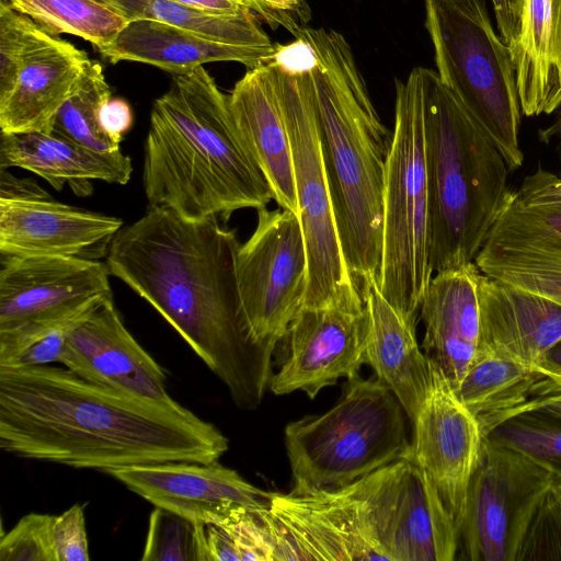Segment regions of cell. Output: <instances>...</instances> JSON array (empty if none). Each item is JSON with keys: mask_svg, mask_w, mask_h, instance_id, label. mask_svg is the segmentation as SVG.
I'll return each instance as SVG.
<instances>
[{"mask_svg": "<svg viewBox=\"0 0 561 561\" xmlns=\"http://www.w3.org/2000/svg\"><path fill=\"white\" fill-rule=\"evenodd\" d=\"M110 474L154 506L205 525L221 523L237 507H267L263 491L216 461H165L110 469Z\"/></svg>", "mask_w": 561, "mask_h": 561, "instance_id": "e0dca14e", "label": "cell"}, {"mask_svg": "<svg viewBox=\"0 0 561 561\" xmlns=\"http://www.w3.org/2000/svg\"><path fill=\"white\" fill-rule=\"evenodd\" d=\"M542 377L535 368L512 359L480 354L455 391L484 437L530 399Z\"/></svg>", "mask_w": 561, "mask_h": 561, "instance_id": "83f0119b", "label": "cell"}, {"mask_svg": "<svg viewBox=\"0 0 561 561\" xmlns=\"http://www.w3.org/2000/svg\"><path fill=\"white\" fill-rule=\"evenodd\" d=\"M540 136L547 141L552 138L557 139L561 147V114L552 125L540 133Z\"/></svg>", "mask_w": 561, "mask_h": 561, "instance_id": "7dc6e473", "label": "cell"}, {"mask_svg": "<svg viewBox=\"0 0 561 561\" xmlns=\"http://www.w3.org/2000/svg\"><path fill=\"white\" fill-rule=\"evenodd\" d=\"M433 273L474 262L514 191L508 167L437 72L421 67Z\"/></svg>", "mask_w": 561, "mask_h": 561, "instance_id": "5b68a950", "label": "cell"}, {"mask_svg": "<svg viewBox=\"0 0 561 561\" xmlns=\"http://www.w3.org/2000/svg\"><path fill=\"white\" fill-rule=\"evenodd\" d=\"M140 560L209 561L206 525L154 506Z\"/></svg>", "mask_w": 561, "mask_h": 561, "instance_id": "1f68e13d", "label": "cell"}, {"mask_svg": "<svg viewBox=\"0 0 561 561\" xmlns=\"http://www.w3.org/2000/svg\"><path fill=\"white\" fill-rule=\"evenodd\" d=\"M240 242L219 218L188 220L149 206L112 239L105 263L151 305L226 386L241 410L260 407L276 347L257 343L237 284Z\"/></svg>", "mask_w": 561, "mask_h": 561, "instance_id": "6da1fadb", "label": "cell"}, {"mask_svg": "<svg viewBox=\"0 0 561 561\" xmlns=\"http://www.w3.org/2000/svg\"><path fill=\"white\" fill-rule=\"evenodd\" d=\"M0 448L76 469L211 462L229 440L183 405L83 379L67 367H0Z\"/></svg>", "mask_w": 561, "mask_h": 561, "instance_id": "7a4b0ae2", "label": "cell"}, {"mask_svg": "<svg viewBox=\"0 0 561 561\" xmlns=\"http://www.w3.org/2000/svg\"><path fill=\"white\" fill-rule=\"evenodd\" d=\"M405 411L379 378L347 379L339 402L286 425L294 495L348 485L408 456Z\"/></svg>", "mask_w": 561, "mask_h": 561, "instance_id": "52a82bcc", "label": "cell"}, {"mask_svg": "<svg viewBox=\"0 0 561 561\" xmlns=\"http://www.w3.org/2000/svg\"><path fill=\"white\" fill-rule=\"evenodd\" d=\"M236 275L253 339L277 348L307 290L308 256L298 216L280 207L257 209L256 227L237 251Z\"/></svg>", "mask_w": 561, "mask_h": 561, "instance_id": "7c38bea8", "label": "cell"}, {"mask_svg": "<svg viewBox=\"0 0 561 561\" xmlns=\"http://www.w3.org/2000/svg\"><path fill=\"white\" fill-rule=\"evenodd\" d=\"M256 508L237 507L217 526L231 540L240 561H275L271 536Z\"/></svg>", "mask_w": 561, "mask_h": 561, "instance_id": "d590c367", "label": "cell"}, {"mask_svg": "<svg viewBox=\"0 0 561 561\" xmlns=\"http://www.w3.org/2000/svg\"><path fill=\"white\" fill-rule=\"evenodd\" d=\"M51 35L79 36L99 49L110 45L129 22L96 0H5Z\"/></svg>", "mask_w": 561, "mask_h": 561, "instance_id": "f546056e", "label": "cell"}, {"mask_svg": "<svg viewBox=\"0 0 561 561\" xmlns=\"http://www.w3.org/2000/svg\"><path fill=\"white\" fill-rule=\"evenodd\" d=\"M85 380L176 407L167 375L126 329L113 297L98 305L70 332L60 362Z\"/></svg>", "mask_w": 561, "mask_h": 561, "instance_id": "ac0fdd59", "label": "cell"}, {"mask_svg": "<svg viewBox=\"0 0 561 561\" xmlns=\"http://www.w3.org/2000/svg\"><path fill=\"white\" fill-rule=\"evenodd\" d=\"M478 298V355H495L535 368L561 341L560 304L482 273Z\"/></svg>", "mask_w": 561, "mask_h": 561, "instance_id": "d6986e66", "label": "cell"}, {"mask_svg": "<svg viewBox=\"0 0 561 561\" xmlns=\"http://www.w3.org/2000/svg\"><path fill=\"white\" fill-rule=\"evenodd\" d=\"M259 20L272 28L284 27L294 36L310 20L307 0H241Z\"/></svg>", "mask_w": 561, "mask_h": 561, "instance_id": "74e56055", "label": "cell"}, {"mask_svg": "<svg viewBox=\"0 0 561 561\" xmlns=\"http://www.w3.org/2000/svg\"><path fill=\"white\" fill-rule=\"evenodd\" d=\"M272 46L233 45L151 20L129 21L116 38L99 49L112 64L128 60L186 75L205 64L236 61L253 69L270 61Z\"/></svg>", "mask_w": 561, "mask_h": 561, "instance_id": "7402d4cb", "label": "cell"}, {"mask_svg": "<svg viewBox=\"0 0 561 561\" xmlns=\"http://www.w3.org/2000/svg\"><path fill=\"white\" fill-rule=\"evenodd\" d=\"M430 201L421 67L396 80L394 125L386 163L382 245L377 277L388 302L417 322L434 275L428 254Z\"/></svg>", "mask_w": 561, "mask_h": 561, "instance_id": "ba28073f", "label": "cell"}, {"mask_svg": "<svg viewBox=\"0 0 561 561\" xmlns=\"http://www.w3.org/2000/svg\"><path fill=\"white\" fill-rule=\"evenodd\" d=\"M1 256L98 259L124 226L104 215L55 201L35 182L0 176Z\"/></svg>", "mask_w": 561, "mask_h": 561, "instance_id": "9a60e30c", "label": "cell"}, {"mask_svg": "<svg viewBox=\"0 0 561 561\" xmlns=\"http://www.w3.org/2000/svg\"><path fill=\"white\" fill-rule=\"evenodd\" d=\"M531 410L561 419V379L543 376L533 388L530 399L515 414Z\"/></svg>", "mask_w": 561, "mask_h": 561, "instance_id": "60d3db41", "label": "cell"}, {"mask_svg": "<svg viewBox=\"0 0 561 561\" xmlns=\"http://www.w3.org/2000/svg\"><path fill=\"white\" fill-rule=\"evenodd\" d=\"M512 59L522 113L556 111L561 105V0H524Z\"/></svg>", "mask_w": 561, "mask_h": 561, "instance_id": "484cf974", "label": "cell"}, {"mask_svg": "<svg viewBox=\"0 0 561 561\" xmlns=\"http://www.w3.org/2000/svg\"><path fill=\"white\" fill-rule=\"evenodd\" d=\"M428 359L431 385L412 423L408 457L426 472L459 530L483 436L440 367Z\"/></svg>", "mask_w": 561, "mask_h": 561, "instance_id": "2e32d148", "label": "cell"}, {"mask_svg": "<svg viewBox=\"0 0 561 561\" xmlns=\"http://www.w3.org/2000/svg\"><path fill=\"white\" fill-rule=\"evenodd\" d=\"M111 98V89L98 62H91L77 88L59 108L53 131L88 148L113 152L121 150L101 129L99 112Z\"/></svg>", "mask_w": 561, "mask_h": 561, "instance_id": "4dcf8cb0", "label": "cell"}, {"mask_svg": "<svg viewBox=\"0 0 561 561\" xmlns=\"http://www.w3.org/2000/svg\"><path fill=\"white\" fill-rule=\"evenodd\" d=\"M554 474L552 466L484 436L458 530L463 558L517 561Z\"/></svg>", "mask_w": 561, "mask_h": 561, "instance_id": "8fae6325", "label": "cell"}, {"mask_svg": "<svg viewBox=\"0 0 561 561\" xmlns=\"http://www.w3.org/2000/svg\"><path fill=\"white\" fill-rule=\"evenodd\" d=\"M21 168L46 180L57 191L66 183L81 195L90 181L126 184L133 173L131 160L121 150L99 151L55 131L3 133L0 135V169Z\"/></svg>", "mask_w": 561, "mask_h": 561, "instance_id": "603a6c76", "label": "cell"}, {"mask_svg": "<svg viewBox=\"0 0 561 561\" xmlns=\"http://www.w3.org/2000/svg\"><path fill=\"white\" fill-rule=\"evenodd\" d=\"M474 263L489 277L561 305V236L497 219Z\"/></svg>", "mask_w": 561, "mask_h": 561, "instance_id": "4316f807", "label": "cell"}, {"mask_svg": "<svg viewBox=\"0 0 561 561\" xmlns=\"http://www.w3.org/2000/svg\"><path fill=\"white\" fill-rule=\"evenodd\" d=\"M58 561H89V542L83 505L77 503L53 520Z\"/></svg>", "mask_w": 561, "mask_h": 561, "instance_id": "8d00e7d4", "label": "cell"}, {"mask_svg": "<svg viewBox=\"0 0 561 561\" xmlns=\"http://www.w3.org/2000/svg\"><path fill=\"white\" fill-rule=\"evenodd\" d=\"M474 262L435 273L420 307L422 347L456 390L479 351L480 316Z\"/></svg>", "mask_w": 561, "mask_h": 561, "instance_id": "ffe728a7", "label": "cell"}, {"mask_svg": "<svg viewBox=\"0 0 561 561\" xmlns=\"http://www.w3.org/2000/svg\"><path fill=\"white\" fill-rule=\"evenodd\" d=\"M54 38L30 16L0 1V100L14 88L27 58Z\"/></svg>", "mask_w": 561, "mask_h": 561, "instance_id": "d6a6232c", "label": "cell"}, {"mask_svg": "<svg viewBox=\"0 0 561 561\" xmlns=\"http://www.w3.org/2000/svg\"><path fill=\"white\" fill-rule=\"evenodd\" d=\"M425 27L437 76L479 123L510 172L523 165L522 110L510 47L482 0H425Z\"/></svg>", "mask_w": 561, "mask_h": 561, "instance_id": "9c48e42d", "label": "cell"}, {"mask_svg": "<svg viewBox=\"0 0 561 561\" xmlns=\"http://www.w3.org/2000/svg\"><path fill=\"white\" fill-rule=\"evenodd\" d=\"M369 317L366 364L397 396L413 423L431 385L430 359L416 339V322L382 296L377 277L363 289Z\"/></svg>", "mask_w": 561, "mask_h": 561, "instance_id": "cb8c5ba5", "label": "cell"}, {"mask_svg": "<svg viewBox=\"0 0 561 561\" xmlns=\"http://www.w3.org/2000/svg\"><path fill=\"white\" fill-rule=\"evenodd\" d=\"M492 2L501 37L513 53L518 39L524 0H492Z\"/></svg>", "mask_w": 561, "mask_h": 561, "instance_id": "b9f144b4", "label": "cell"}, {"mask_svg": "<svg viewBox=\"0 0 561 561\" xmlns=\"http://www.w3.org/2000/svg\"><path fill=\"white\" fill-rule=\"evenodd\" d=\"M307 56L296 67L272 61L273 77L288 130L295 186L307 256L308 283L304 306L328 304L362 290L351 276L339 240L318 137Z\"/></svg>", "mask_w": 561, "mask_h": 561, "instance_id": "30bf717a", "label": "cell"}, {"mask_svg": "<svg viewBox=\"0 0 561 561\" xmlns=\"http://www.w3.org/2000/svg\"><path fill=\"white\" fill-rule=\"evenodd\" d=\"M301 501L350 561H453L459 549L451 515L408 456Z\"/></svg>", "mask_w": 561, "mask_h": 561, "instance_id": "8992f818", "label": "cell"}, {"mask_svg": "<svg viewBox=\"0 0 561 561\" xmlns=\"http://www.w3.org/2000/svg\"><path fill=\"white\" fill-rule=\"evenodd\" d=\"M499 219L546 230L561 236V203L524 205L513 192Z\"/></svg>", "mask_w": 561, "mask_h": 561, "instance_id": "f35d334b", "label": "cell"}, {"mask_svg": "<svg viewBox=\"0 0 561 561\" xmlns=\"http://www.w3.org/2000/svg\"><path fill=\"white\" fill-rule=\"evenodd\" d=\"M369 317L363 290L346 293L321 306L296 313L277 345L284 359L273 375L276 394L304 391L314 399L340 378L359 375L366 364Z\"/></svg>", "mask_w": 561, "mask_h": 561, "instance_id": "5bb4252c", "label": "cell"}, {"mask_svg": "<svg viewBox=\"0 0 561 561\" xmlns=\"http://www.w3.org/2000/svg\"><path fill=\"white\" fill-rule=\"evenodd\" d=\"M547 499L561 523V469L556 470L554 480L547 493Z\"/></svg>", "mask_w": 561, "mask_h": 561, "instance_id": "bcb514c9", "label": "cell"}, {"mask_svg": "<svg viewBox=\"0 0 561 561\" xmlns=\"http://www.w3.org/2000/svg\"><path fill=\"white\" fill-rule=\"evenodd\" d=\"M106 263L68 256H1L0 333L75 328L113 297Z\"/></svg>", "mask_w": 561, "mask_h": 561, "instance_id": "4fadbf2b", "label": "cell"}, {"mask_svg": "<svg viewBox=\"0 0 561 561\" xmlns=\"http://www.w3.org/2000/svg\"><path fill=\"white\" fill-rule=\"evenodd\" d=\"M144 152L149 206L188 220L226 221L236 210H257L273 199L234 124L228 94L203 66L175 76L156 100Z\"/></svg>", "mask_w": 561, "mask_h": 561, "instance_id": "3957f363", "label": "cell"}, {"mask_svg": "<svg viewBox=\"0 0 561 561\" xmlns=\"http://www.w3.org/2000/svg\"><path fill=\"white\" fill-rule=\"evenodd\" d=\"M228 102L273 199L298 216L290 141L270 64L249 69L228 94Z\"/></svg>", "mask_w": 561, "mask_h": 561, "instance_id": "44dd1931", "label": "cell"}, {"mask_svg": "<svg viewBox=\"0 0 561 561\" xmlns=\"http://www.w3.org/2000/svg\"><path fill=\"white\" fill-rule=\"evenodd\" d=\"M54 515L30 513L0 538V561H58Z\"/></svg>", "mask_w": 561, "mask_h": 561, "instance_id": "e575fe53", "label": "cell"}, {"mask_svg": "<svg viewBox=\"0 0 561 561\" xmlns=\"http://www.w3.org/2000/svg\"><path fill=\"white\" fill-rule=\"evenodd\" d=\"M318 137L348 272L363 289L378 277L391 133L380 121L351 46L333 30L304 27Z\"/></svg>", "mask_w": 561, "mask_h": 561, "instance_id": "277c9868", "label": "cell"}, {"mask_svg": "<svg viewBox=\"0 0 561 561\" xmlns=\"http://www.w3.org/2000/svg\"><path fill=\"white\" fill-rule=\"evenodd\" d=\"M96 1L117 11L128 21H158L233 45L272 46L274 44L251 10L238 15L219 16L198 12L171 0Z\"/></svg>", "mask_w": 561, "mask_h": 561, "instance_id": "f1b7e54d", "label": "cell"}, {"mask_svg": "<svg viewBox=\"0 0 561 561\" xmlns=\"http://www.w3.org/2000/svg\"><path fill=\"white\" fill-rule=\"evenodd\" d=\"M535 369L543 376L561 379V341L542 355Z\"/></svg>", "mask_w": 561, "mask_h": 561, "instance_id": "f6af8a7d", "label": "cell"}, {"mask_svg": "<svg viewBox=\"0 0 561 561\" xmlns=\"http://www.w3.org/2000/svg\"><path fill=\"white\" fill-rule=\"evenodd\" d=\"M209 561H240L229 537L217 525H206Z\"/></svg>", "mask_w": 561, "mask_h": 561, "instance_id": "7bdbcfd3", "label": "cell"}, {"mask_svg": "<svg viewBox=\"0 0 561 561\" xmlns=\"http://www.w3.org/2000/svg\"><path fill=\"white\" fill-rule=\"evenodd\" d=\"M202 13L232 16L249 10L241 0H171Z\"/></svg>", "mask_w": 561, "mask_h": 561, "instance_id": "ee69618b", "label": "cell"}, {"mask_svg": "<svg viewBox=\"0 0 561 561\" xmlns=\"http://www.w3.org/2000/svg\"><path fill=\"white\" fill-rule=\"evenodd\" d=\"M91 62L84 50L56 37L31 55L12 91L0 100L1 131H53L59 108Z\"/></svg>", "mask_w": 561, "mask_h": 561, "instance_id": "d4e9b609", "label": "cell"}, {"mask_svg": "<svg viewBox=\"0 0 561 561\" xmlns=\"http://www.w3.org/2000/svg\"><path fill=\"white\" fill-rule=\"evenodd\" d=\"M133 111L122 98H110L99 112V123L103 133L117 145L133 126Z\"/></svg>", "mask_w": 561, "mask_h": 561, "instance_id": "ab89813d", "label": "cell"}, {"mask_svg": "<svg viewBox=\"0 0 561 561\" xmlns=\"http://www.w3.org/2000/svg\"><path fill=\"white\" fill-rule=\"evenodd\" d=\"M500 443L561 469V419L541 411H524L497 425L489 435Z\"/></svg>", "mask_w": 561, "mask_h": 561, "instance_id": "836d02e7", "label": "cell"}]
</instances>
